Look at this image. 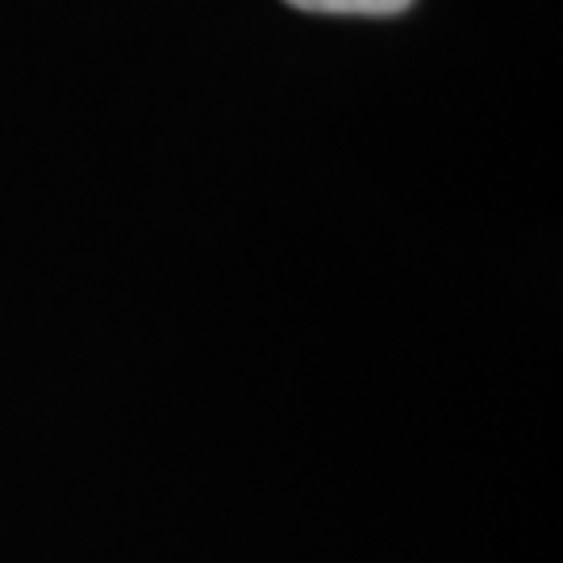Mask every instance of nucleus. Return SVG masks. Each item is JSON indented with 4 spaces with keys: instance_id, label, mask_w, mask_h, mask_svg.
I'll list each match as a JSON object with an SVG mask.
<instances>
[{
    "instance_id": "f257e3e1",
    "label": "nucleus",
    "mask_w": 563,
    "mask_h": 563,
    "mask_svg": "<svg viewBox=\"0 0 563 563\" xmlns=\"http://www.w3.org/2000/svg\"><path fill=\"white\" fill-rule=\"evenodd\" d=\"M301 13H339V18H397L413 0H284Z\"/></svg>"
}]
</instances>
